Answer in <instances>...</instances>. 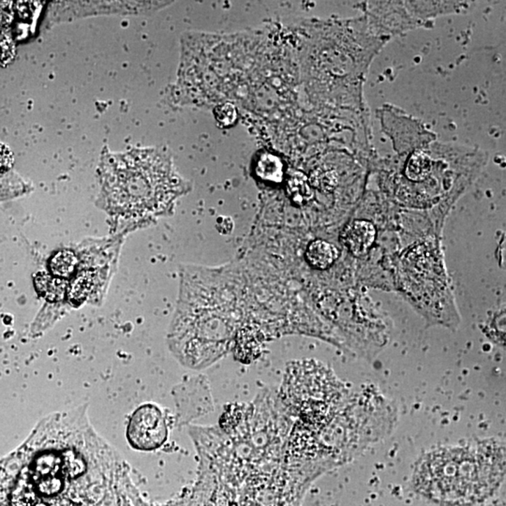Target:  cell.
<instances>
[{
  "label": "cell",
  "instance_id": "cell-1",
  "mask_svg": "<svg viewBox=\"0 0 506 506\" xmlns=\"http://www.w3.org/2000/svg\"><path fill=\"white\" fill-rule=\"evenodd\" d=\"M97 205L123 221L147 222L169 212L187 185L171 159L157 150L103 156Z\"/></svg>",
  "mask_w": 506,
  "mask_h": 506
},
{
  "label": "cell",
  "instance_id": "cell-2",
  "mask_svg": "<svg viewBox=\"0 0 506 506\" xmlns=\"http://www.w3.org/2000/svg\"><path fill=\"white\" fill-rule=\"evenodd\" d=\"M505 474V454L486 445L442 448L417 470L420 491L436 503L466 506L485 499Z\"/></svg>",
  "mask_w": 506,
  "mask_h": 506
},
{
  "label": "cell",
  "instance_id": "cell-3",
  "mask_svg": "<svg viewBox=\"0 0 506 506\" xmlns=\"http://www.w3.org/2000/svg\"><path fill=\"white\" fill-rule=\"evenodd\" d=\"M168 428L161 410L152 404L139 407L131 415L127 438L134 449H158L166 441Z\"/></svg>",
  "mask_w": 506,
  "mask_h": 506
},
{
  "label": "cell",
  "instance_id": "cell-4",
  "mask_svg": "<svg viewBox=\"0 0 506 506\" xmlns=\"http://www.w3.org/2000/svg\"><path fill=\"white\" fill-rule=\"evenodd\" d=\"M85 260L87 266H82L80 273L74 277L73 284L68 291V298L73 306H80L89 299H98L101 296L103 288L109 279L110 266L101 269V266H95L90 263L89 260Z\"/></svg>",
  "mask_w": 506,
  "mask_h": 506
},
{
  "label": "cell",
  "instance_id": "cell-5",
  "mask_svg": "<svg viewBox=\"0 0 506 506\" xmlns=\"http://www.w3.org/2000/svg\"><path fill=\"white\" fill-rule=\"evenodd\" d=\"M376 239V229L371 222L368 221H354L343 230L342 240L343 244L354 256H364L367 254Z\"/></svg>",
  "mask_w": 506,
  "mask_h": 506
},
{
  "label": "cell",
  "instance_id": "cell-6",
  "mask_svg": "<svg viewBox=\"0 0 506 506\" xmlns=\"http://www.w3.org/2000/svg\"><path fill=\"white\" fill-rule=\"evenodd\" d=\"M79 254L73 250L64 249L55 253L49 260V270L57 279H71L78 271Z\"/></svg>",
  "mask_w": 506,
  "mask_h": 506
},
{
  "label": "cell",
  "instance_id": "cell-7",
  "mask_svg": "<svg viewBox=\"0 0 506 506\" xmlns=\"http://www.w3.org/2000/svg\"><path fill=\"white\" fill-rule=\"evenodd\" d=\"M338 257L339 252L337 247L321 239L312 241L306 252V258L310 265L321 270L330 268Z\"/></svg>",
  "mask_w": 506,
  "mask_h": 506
},
{
  "label": "cell",
  "instance_id": "cell-8",
  "mask_svg": "<svg viewBox=\"0 0 506 506\" xmlns=\"http://www.w3.org/2000/svg\"><path fill=\"white\" fill-rule=\"evenodd\" d=\"M62 458L60 452L45 451L36 456L30 466L29 474L32 477H46L62 472Z\"/></svg>",
  "mask_w": 506,
  "mask_h": 506
},
{
  "label": "cell",
  "instance_id": "cell-9",
  "mask_svg": "<svg viewBox=\"0 0 506 506\" xmlns=\"http://www.w3.org/2000/svg\"><path fill=\"white\" fill-rule=\"evenodd\" d=\"M37 492L29 471L21 475L10 497V506H33L37 503Z\"/></svg>",
  "mask_w": 506,
  "mask_h": 506
},
{
  "label": "cell",
  "instance_id": "cell-10",
  "mask_svg": "<svg viewBox=\"0 0 506 506\" xmlns=\"http://www.w3.org/2000/svg\"><path fill=\"white\" fill-rule=\"evenodd\" d=\"M62 458V474L63 477L75 479L86 474L87 461L84 456L73 449H65L60 452Z\"/></svg>",
  "mask_w": 506,
  "mask_h": 506
},
{
  "label": "cell",
  "instance_id": "cell-11",
  "mask_svg": "<svg viewBox=\"0 0 506 506\" xmlns=\"http://www.w3.org/2000/svg\"><path fill=\"white\" fill-rule=\"evenodd\" d=\"M36 284H37L38 291H41V294L45 296L49 301H59L64 296L66 286L62 280L41 275L36 279Z\"/></svg>",
  "mask_w": 506,
  "mask_h": 506
},
{
  "label": "cell",
  "instance_id": "cell-12",
  "mask_svg": "<svg viewBox=\"0 0 506 506\" xmlns=\"http://www.w3.org/2000/svg\"><path fill=\"white\" fill-rule=\"evenodd\" d=\"M31 477V475H30ZM62 472L57 475H46V477H32L36 492L43 497H55L59 495L64 488Z\"/></svg>",
  "mask_w": 506,
  "mask_h": 506
},
{
  "label": "cell",
  "instance_id": "cell-13",
  "mask_svg": "<svg viewBox=\"0 0 506 506\" xmlns=\"http://www.w3.org/2000/svg\"><path fill=\"white\" fill-rule=\"evenodd\" d=\"M431 161L424 154H418L412 157L407 167L406 174L412 180H425L431 171Z\"/></svg>",
  "mask_w": 506,
  "mask_h": 506
},
{
  "label": "cell",
  "instance_id": "cell-14",
  "mask_svg": "<svg viewBox=\"0 0 506 506\" xmlns=\"http://www.w3.org/2000/svg\"><path fill=\"white\" fill-rule=\"evenodd\" d=\"M258 173L265 180L277 182L282 180V164L274 157H266L260 161L259 165H258Z\"/></svg>",
  "mask_w": 506,
  "mask_h": 506
},
{
  "label": "cell",
  "instance_id": "cell-15",
  "mask_svg": "<svg viewBox=\"0 0 506 506\" xmlns=\"http://www.w3.org/2000/svg\"><path fill=\"white\" fill-rule=\"evenodd\" d=\"M15 164V157L10 148L0 142V175L7 174Z\"/></svg>",
  "mask_w": 506,
  "mask_h": 506
},
{
  "label": "cell",
  "instance_id": "cell-16",
  "mask_svg": "<svg viewBox=\"0 0 506 506\" xmlns=\"http://www.w3.org/2000/svg\"><path fill=\"white\" fill-rule=\"evenodd\" d=\"M15 56V45L9 38L0 40V65H6L13 62Z\"/></svg>",
  "mask_w": 506,
  "mask_h": 506
},
{
  "label": "cell",
  "instance_id": "cell-17",
  "mask_svg": "<svg viewBox=\"0 0 506 506\" xmlns=\"http://www.w3.org/2000/svg\"><path fill=\"white\" fill-rule=\"evenodd\" d=\"M291 191L294 192V197L298 199V202H305L309 199L310 195V189L306 181L302 178H296L291 183Z\"/></svg>",
  "mask_w": 506,
  "mask_h": 506
},
{
  "label": "cell",
  "instance_id": "cell-18",
  "mask_svg": "<svg viewBox=\"0 0 506 506\" xmlns=\"http://www.w3.org/2000/svg\"><path fill=\"white\" fill-rule=\"evenodd\" d=\"M13 12L10 4L0 3V29L12 23Z\"/></svg>",
  "mask_w": 506,
  "mask_h": 506
},
{
  "label": "cell",
  "instance_id": "cell-19",
  "mask_svg": "<svg viewBox=\"0 0 506 506\" xmlns=\"http://www.w3.org/2000/svg\"><path fill=\"white\" fill-rule=\"evenodd\" d=\"M33 506H48V505H46V503H38V502H37V503H36L35 505H33Z\"/></svg>",
  "mask_w": 506,
  "mask_h": 506
}]
</instances>
